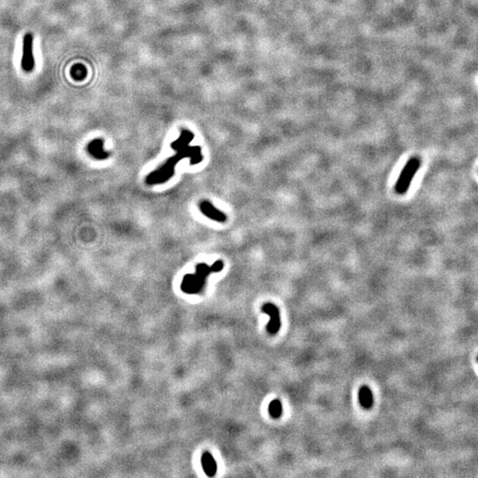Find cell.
I'll use <instances>...</instances> for the list:
<instances>
[{
	"label": "cell",
	"instance_id": "cell-9",
	"mask_svg": "<svg viewBox=\"0 0 478 478\" xmlns=\"http://www.w3.org/2000/svg\"><path fill=\"white\" fill-rule=\"evenodd\" d=\"M203 469L208 477H213L217 471L216 461L210 453H205L201 459Z\"/></svg>",
	"mask_w": 478,
	"mask_h": 478
},
{
	"label": "cell",
	"instance_id": "cell-3",
	"mask_svg": "<svg viewBox=\"0 0 478 478\" xmlns=\"http://www.w3.org/2000/svg\"><path fill=\"white\" fill-rule=\"evenodd\" d=\"M422 164L421 159L413 157L410 159L401 170L397 182L395 184V193L399 195H404L409 190L410 185L413 182L415 175L419 170Z\"/></svg>",
	"mask_w": 478,
	"mask_h": 478
},
{
	"label": "cell",
	"instance_id": "cell-4",
	"mask_svg": "<svg viewBox=\"0 0 478 478\" xmlns=\"http://www.w3.org/2000/svg\"><path fill=\"white\" fill-rule=\"evenodd\" d=\"M20 66L23 71L30 73L35 68V58L33 54V35L30 33L25 35L22 46V57Z\"/></svg>",
	"mask_w": 478,
	"mask_h": 478
},
{
	"label": "cell",
	"instance_id": "cell-5",
	"mask_svg": "<svg viewBox=\"0 0 478 478\" xmlns=\"http://www.w3.org/2000/svg\"><path fill=\"white\" fill-rule=\"evenodd\" d=\"M262 310L264 313H266V315H268L270 318V320L266 326L267 332L271 335H275L276 333H278L281 327V319H280V313L278 307L271 303H266L262 306Z\"/></svg>",
	"mask_w": 478,
	"mask_h": 478
},
{
	"label": "cell",
	"instance_id": "cell-8",
	"mask_svg": "<svg viewBox=\"0 0 478 478\" xmlns=\"http://www.w3.org/2000/svg\"><path fill=\"white\" fill-rule=\"evenodd\" d=\"M359 401L361 407L365 409H370L373 406L374 399H373V393L371 391L370 387L367 385H363L359 389Z\"/></svg>",
	"mask_w": 478,
	"mask_h": 478
},
{
	"label": "cell",
	"instance_id": "cell-1",
	"mask_svg": "<svg viewBox=\"0 0 478 478\" xmlns=\"http://www.w3.org/2000/svg\"><path fill=\"white\" fill-rule=\"evenodd\" d=\"M193 138L194 134L192 131L182 129L179 138L171 143V148L177 152L176 155L168 159L162 167L149 175L145 180L148 185H156L167 182L174 176L176 166L182 159H190L191 165H196L202 161L201 148L199 146H189Z\"/></svg>",
	"mask_w": 478,
	"mask_h": 478
},
{
	"label": "cell",
	"instance_id": "cell-10",
	"mask_svg": "<svg viewBox=\"0 0 478 478\" xmlns=\"http://www.w3.org/2000/svg\"><path fill=\"white\" fill-rule=\"evenodd\" d=\"M268 413L272 418L277 419L283 414V405L279 399H274L268 406Z\"/></svg>",
	"mask_w": 478,
	"mask_h": 478
},
{
	"label": "cell",
	"instance_id": "cell-2",
	"mask_svg": "<svg viewBox=\"0 0 478 478\" xmlns=\"http://www.w3.org/2000/svg\"><path fill=\"white\" fill-rule=\"evenodd\" d=\"M223 262L217 261L212 264V266H207V264H199L196 267L195 275H186L183 277L182 283V290L187 293H197L202 290L206 283V278L211 273L222 271L223 269Z\"/></svg>",
	"mask_w": 478,
	"mask_h": 478
},
{
	"label": "cell",
	"instance_id": "cell-6",
	"mask_svg": "<svg viewBox=\"0 0 478 478\" xmlns=\"http://www.w3.org/2000/svg\"><path fill=\"white\" fill-rule=\"evenodd\" d=\"M199 208L203 214L211 220L218 222H225L227 221L226 214L218 210L216 207H213L212 203L209 202L208 200H203L199 204Z\"/></svg>",
	"mask_w": 478,
	"mask_h": 478
},
{
	"label": "cell",
	"instance_id": "cell-7",
	"mask_svg": "<svg viewBox=\"0 0 478 478\" xmlns=\"http://www.w3.org/2000/svg\"><path fill=\"white\" fill-rule=\"evenodd\" d=\"M88 152L93 158L104 160L109 158L110 153L104 150V141L101 138H96L88 144Z\"/></svg>",
	"mask_w": 478,
	"mask_h": 478
},
{
	"label": "cell",
	"instance_id": "cell-11",
	"mask_svg": "<svg viewBox=\"0 0 478 478\" xmlns=\"http://www.w3.org/2000/svg\"><path fill=\"white\" fill-rule=\"evenodd\" d=\"M70 74H71L72 78L75 80V81H82L87 75V69L84 67V65H74V66H73V68L71 69Z\"/></svg>",
	"mask_w": 478,
	"mask_h": 478
}]
</instances>
